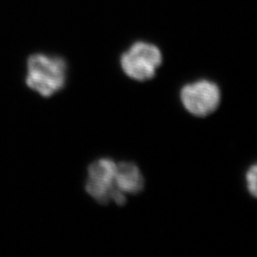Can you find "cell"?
<instances>
[{"mask_svg":"<svg viewBox=\"0 0 257 257\" xmlns=\"http://www.w3.org/2000/svg\"><path fill=\"white\" fill-rule=\"evenodd\" d=\"M180 100L189 113L196 117H206L220 105V88L216 83L208 79L188 83L180 91Z\"/></svg>","mask_w":257,"mask_h":257,"instance_id":"cell-4","label":"cell"},{"mask_svg":"<svg viewBox=\"0 0 257 257\" xmlns=\"http://www.w3.org/2000/svg\"><path fill=\"white\" fill-rule=\"evenodd\" d=\"M162 61L163 55L160 49L146 41L134 43L120 57L123 73L128 78L138 82H146L153 79Z\"/></svg>","mask_w":257,"mask_h":257,"instance_id":"cell-3","label":"cell"},{"mask_svg":"<svg viewBox=\"0 0 257 257\" xmlns=\"http://www.w3.org/2000/svg\"><path fill=\"white\" fill-rule=\"evenodd\" d=\"M28 87L43 97H50L65 87L67 63L59 56L35 54L28 58Z\"/></svg>","mask_w":257,"mask_h":257,"instance_id":"cell-1","label":"cell"},{"mask_svg":"<svg viewBox=\"0 0 257 257\" xmlns=\"http://www.w3.org/2000/svg\"><path fill=\"white\" fill-rule=\"evenodd\" d=\"M256 164L250 166L248 168V172L246 173V183L248 193L252 197H256Z\"/></svg>","mask_w":257,"mask_h":257,"instance_id":"cell-6","label":"cell"},{"mask_svg":"<svg viewBox=\"0 0 257 257\" xmlns=\"http://www.w3.org/2000/svg\"><path fill=\"white\" fill-rule=\"evenodd\" d=\"M144 183V177L138 165L128 161L116 163L115 184L121 193L125 195L138 194L143 191Z\"/></svg>","mask_w":257,"mask_h":257,"instance_id":"cell-5","label":"cell"},{"mask_svg":"<svg viewBox=\"0 0 257 257\" xmlns=\"http://www.w3.org/2000/svg\"><path fill=\"white\" fill-rule=\"evenodd\" d=\"M115 171L116 163L110 158L96 159L88 167L85 191L98 204L123 206L127 202V195L116 187Z\"/></svg>","mask_w":257,"mask_h":257,"instance_id":"cell-2","label":"cell"}]
</instances>
